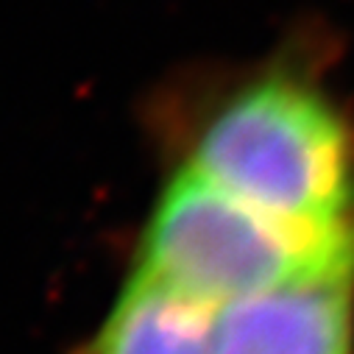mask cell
I'll return each instance as SVG.
<instances>
[{"label":"cell","mask_w":354,"mask_h":354,"mask_svg":"<svg viewBox=\"0 0 354 354\" xmlns=\"http://www.w3.org/2000/svg\"><path fill=\"white\" fill-rule=\"evenodd\" d=\"M179 165L288 226L354 237V123L293 64L215 93L190 120Z\"/></svg>","instance_id":"6da1fadb"},{"label":"cell","mask_w":354,"mask_h":354,"mask_svg":"<svg viewBox=\"0 0 354 354\" xmlns=\"http://www.w3.org/2000/svg\"><path fill=\"white\" fill-rule=\"evenodd\" d=\"M346 268L354 237L288 226L182 165L162 185L134 257V271L215 313Z\"/></svg>","instance_id":"7a4b0ae2"},{"label":"cell","mask_w":354,"mask_h":354,"mask_svg":"<svg viewBox=\"0 0 354 354\" xmlns=\"http://www.w3.org/2000/svg\"><path fill=\"white\" fill-rule=\"evenodd\" d=\"M215 354H354V268L223 307Z\"/></svg>","instance_id":"3957f363"},{"label":"cell","mask_w":354,"mask_h":354,"mask_svg":"<svg viewBox=\"0 0 354 354\" xmlns=\"http://www.w3.org/2000/svg\"><path fill=\"white\" fill-rule=\"evenodd\" d=\"M218 313L129 271L78 354H215Z\"/></svg>","instance_id":"277c9868"}]
</instances>
